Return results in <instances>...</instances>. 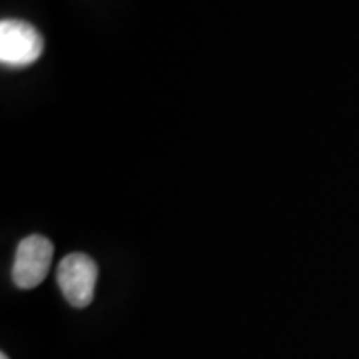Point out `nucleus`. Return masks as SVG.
<instances>
[{
	"mask_svg": "<svg viewBox=\"0 0 359 359\" xmlns=\"http://www.w3.org/2000/svg\"><path fill=\"white\" fill-rule=\"evenodd\" d=\"M44 52L42 34L25 20L4 18L0 22V60L11 68L34 65Z\"/></svg>",
	"mask_w": 359,
	"mask_h": 359,
	"instance_id": "nucleus-1",
	"label": "nucleus"
},
{
	"mask_svg": "<svg viewBox=\"0 0 359 359\" xmlns=\"http://www.w3.org/2000/svg\"><path fill=\"white\" fill-rule=\"evenodd\" d=\"M56 280L70 306L86 308L94 297L98 266L86 254H70L60 262Z\"/></svg>",
	"mask_w": 359,
	"mask_h": 359,
	"instance_id": "nucleus-2",
	"label": "nucleus"
},
{
	"mask_svg": "<svg viewBox=\"0 0 359 359\" xmlns=\"http://www.w3.org/2000/svg\"><path fill=\"white\" fill-rule=\"evenodd\" d=\"M54 248L44 236H28L25 238L14 256L13 280L20 290L36 287L48 273L52 266Z\"/></svg>",
	"mask_w": 359,
	"mask_h": 359,
	"instance_id": "nucleus-3",
	"label": "nucleus"
},
{
	"mask_svg": "<svg viewBox=\"0 0 359 359\" xmlns=\"http://www.w3.org/2000/svg\"><path fill=\"white\" fill-rule=\"evenodd\" d=\"M0 359H8V355H6V353H2V355H0Z\"/></svg>",
	"mask_w": 359,
	"mask_h": 359,
	"instance_id": "nucleus-4",
	"label": "nucleus"
}]
</instances>
